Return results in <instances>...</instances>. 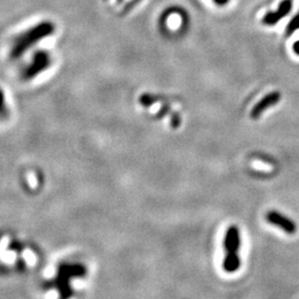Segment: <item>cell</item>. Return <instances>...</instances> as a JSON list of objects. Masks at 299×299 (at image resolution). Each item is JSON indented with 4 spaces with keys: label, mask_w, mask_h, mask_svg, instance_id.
Wrapping results in <instances>:
<instances>
[{
    "label": "cell",
    "mask_w": 299,
    "mask_h": 299,
    "mask_svg": "<svg viewBox=\"0 0 299 299\" xmlns=\"http://www.w3.org/2000/svg\"><path fill=\"white\" fill-rule=\"evenodd\" d=\"M56 27L51 21H40L35 26L29 27L28 29L20 32L15 37L9 50V57L11 60H19L21 57L30 51V50L38 44L40 41L52 36Z\"/></svg>",
    "instance_id": "6da1fadb"
},
{
    "label": "cell",
    "mask_w": 299,
    "mask_h": 299,
    "mask_svg": "<svg viewBox=\"0 0 299 299\" xmlns=\"http://www.w3.org/2000/svg\"><path fill=\"white\" fill-rule=\"evenodd\" d=\"M51 56H50L48 51L38 50V51L32 54L28 63L21 69L20 78L27 82L34 80L37 77H39L41 73L48 70L50 66H51Z\"/></svg>",
    "instance_id": "7a4b0ae2"
},
{
    "label": "cell",
    "mask_w": 299,
    "mask_h": 299,
    "mask_svg": "<svg viewBox=\"0 0 299 299\" xmlns=\"http://www.w3.org/2000/svg\"><path fill=\"white\" fill-rule=\"evenodd\" d=\"M266 220L274 226L282 229L283 232L287 234H295L297 231L296 224L294 220L287 217L286 215L279 213L277 211H269L266 214Z\"/></svg>",
    "instance_id": "3957f363"
},
{
    "label": "cell",
    "mask_w": 299,
    "mask_h": 299,
    "mask_svg": "<svg viewBox=\"0 0 299 299\" xmlns=\"http://www.w3.org/2000/svg\"><path fill=\"white\" fill-rule=\"evenodd\" d=\"M241 248V233L236 225H232L227 228L224 237L225 253H238Z\"/></svg>",
    "instance_id": "277c9868"
},
{
    "label": "cell",
    "mask_w": 299,
    "mask_h": 299,
    "mask_svg": "<svg viewBox=\"0 0 299 299\" xmlns=\"http://www.w3.org/2000/svg\"><path fill=\"white\" fill-rule=\"evenodd\" d=\"M280 100V93L278 92H271V93L265 95L258 103H257L252 110V117L258 118L261 113H263L266 109H268L273 105L277 104Z\"/></svg>",
    "instance_id": "5b68a950"
},
{
    "label": "cell",
    "mask_w": 299,
    "mask_h": 299,
    "mask_svg": "<svg viewBox=\"0 0 299 299\" xmlns=\"http://www.w3.org/2000/svg\"><path fill=\"white\" fill-rule=\"evenodd\" d=\"M292 9V1L291 0H285L284 2L280 4L278 10L276 12H268L267 15L264 17V24L266 25H275L278 20L283 19V18L291 11Z\"/></svg>",
    "instance_id": "8992f818"
},
{
    "label": "cell",
    "mask_w": 299,
    "mask_h": 299,
    "mask_svg": "<svg viewBox=\"0 0 299 299\" xmlns=\"http://www.w3.org/2000/svg\"><path fill=\"white\" fill-rule=\"evenodd\" d=\"M241 267V258L238 253H225L223 259V269L225 273L233 274Z\"/></svg>",
    "instance_id": "52a82bcc"
},
{
    "label": "cell",
    "mask_w": 299,
    "mask_h": 299,
    "mask_svg": "<svg viewBox=\"0 0 299 299\" xmlns=\"http://www.w3.org/2000/svg\"><path fill=\"white\" fill-rule=\"evenodd\" d=\"M9 114V109L6 103V96H4V92L0 88V117L6 118Z\"/></svg>",
    "instance_id": "ba28073f"
},
{
    "label": "cell",
    "mask_w": 299,
    "mask_h": 299,
    "mask_svg": "<svg viewBox=\"0 0 299 299\" xmlns=\"http://www.w3.org/2000/svg\"><path fill=\"white\" fill-rule=\"evenodd\" d=\"M214 1L218 4V6H224L228 2V0H214Z\"/></svg>",
    "instance_id": "9c48e42d"
},
{
    "label": "cell",
    "mask_w": 299,
    "mask_h": 299,
    "mask_svg": "<svg viewBox=\"0 0 299 299\" xmlns=\"http://www.w3.org/2000/svg\"><path fill=\"white\" fill-rule=\"evenodd\" d=\"M294 49H295V52L299 54V43H296L294 44Z\"/></svg>",
    "instance_id": "30bf717a"
}]
</instances>
